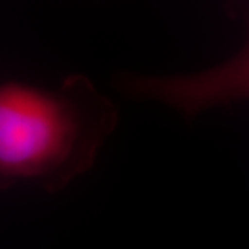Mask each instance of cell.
Returning a JSON list of instances; mask_svg holds the SVG:
<instances>
[{
  "label": "cell",
  "instance_id": "cell-1",
  "mask_svg": "<svg viewBox=\"0 0 249 249\" xmlns=\"http://www.w3.org/2000/svg\"><path fill=\"white\" fill-rule=\"evenodd\" d=\"M118 119L115 104L80 73L54 89L1 83L0 183L65 190L97 162Z\"/></svg>",
  "mask_w": 249,
  "mask_h": 249
}]
</instances>
